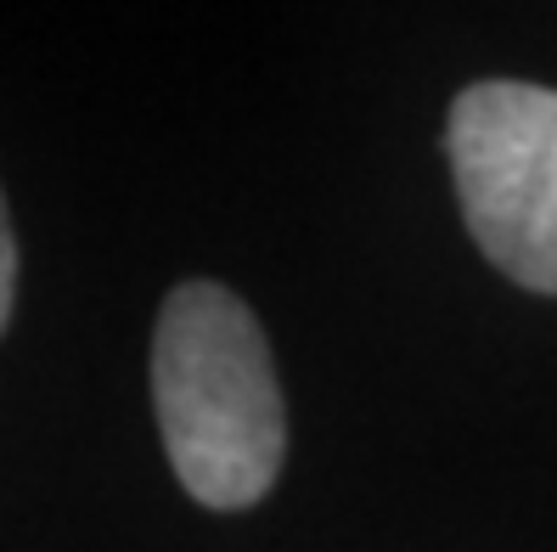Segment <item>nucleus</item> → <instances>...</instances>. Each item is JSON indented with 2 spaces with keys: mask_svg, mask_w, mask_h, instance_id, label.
Returning a JSON list of instances; mask_svg holds the SVG:
<instances>
[{
  "mask_svg": "<svg viewBox=\"0 0 557 552\" xmlns=\"http://www.w3.org/2000/svg\"><path fill=\"white\" fill-rule=\"evenodd\" d=\"M152 406L170 468L214 513L253 507L282 474L287 412L253 310L220 282H181L152 333Z\"/></svg>",
  "mask_w": 557,
  "mask_h": 552,
  "instance_id": "f257e3e1",
  "label": "nucleus"
},
{
  "mask_svg": "<svg viewBox=\"0 0 557 552\" xmlns=\"http://www.w3.org/2000/svg\"><path fill=\"white\" fill-rule=\"evenodd\" d=\"M445 152L484 259L557 299V90L523 79L468 85L450 108Z\"/></svg>",
  "mask_w": 557,
  "mask_h": 552,
  "instance_id": "f03ea898",
  "label": "nucleus"
},
{
  "mask_svg": "<svg viewBox=\"0 0 557 552\" xmlns=\"http://www.w3.org/2000/svg\"><path fill=\"white\" fill-rule=\"evenodd\" d=\"M12 294H17V243H12L7 198H0V333H7V321H12Z\"/></svg>",
  "mask_w": 557,
  "mask_h": 552,
  "instance_id": "7ed1b4c3",
  "label": "nucleus"
}]
</instances>
